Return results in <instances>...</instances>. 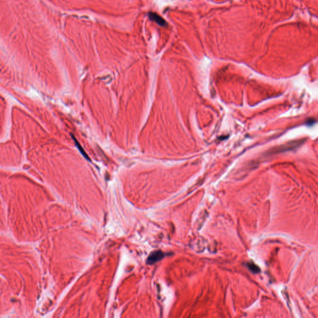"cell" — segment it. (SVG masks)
Returning <instances> with one entry per match:
<instances>
[{"label": "cell", "instance_id": "obj_1", "mask_svg": "<svg viewBox=\"0 0 318 318\" xmlns=\"http://www.w3.org/2000/svg\"><path fill=\"white\" fill-rule=\"evenodd\" d=\"M166 255L165 253H163V252L160 251V250L153 252L151 253L149 257H148L147 264H154L155 262H157L159 260H160L161 259H162Z\"/></svg>", "mask_w": 318, "mask_h": 318}, {"label": "cell", "instance_id": "obj_2", "mask_svg": "<svg viewBox=\"0 0 318 318\" xmlns=\"http://www.w3.org/2000/svg\"><path fill=\"white\" fill-rule=\"evenodd\" d=\"M149 17L150 18L153 20V21H155V22L159 24V25L160 26H164L166 23L165 21L162 19L161 18L160 16H159L157 14H153V13H151L150 15H149Z\"/></svg>", "mask_w": 318, "mask_h": 318}, {"label": "cell", "instance_id": "obj_3", "mask_svg": "<svg viewBox=\"0 0 318 318\" xmlns=\"http://www.w3.org/2000/svg\"><path fill=\"white\" fill-rule=\"evenodd\" d=\"M247 266H248V268L250 269V270L253 273H258L260 271L259 268L257 267L256 265H254V264H249L247 265Z\"/></svg>", "mask_w": 318, "mask_h": 318}]
</instances>
